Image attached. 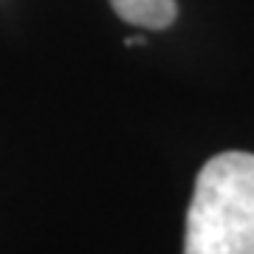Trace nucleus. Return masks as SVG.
<instances>
[{"instance_id": "obj_1", "label": "nucleus", "mask_w": 254, "mask_h": 254, "mask_svg": "<svg viewBox=\"0 0 254 254\" xmlns=\"http://www.w3.org/2000/svg\"><path fill=\"white\" fill-rule=\"evenodd\" d=\"M184 254H254L252 153H220L203 164L187 212Z\"/></svg>"}, {"instance_id": "obj_2", "label": "nucleus", "mask_w": 254, "mask_h": 254, "mask_svg": "<svg viewBox=\"0 0 254 254\" xmlns=\"http://www.w3.org/2000/svg\"><path fill=\"white\" fill-rule=\"evenodd\" d=\"M110 6L125 23L150 31L170 28L178 17L175 0H110Z\"/></svg>"}, {"instance_id": "obj_3", "label": "nucleus", "mask_w": 254, "mask_h": 254, "mask_svg": "<svg viewBox=\"0 0 254 254\" xmlns=\"http://www.w3.org/2000/svg\"><path fill=\"white\" fill-rule=\"evenodd\" d=\"M141 43H144V37H130L127 40V46H141Z\"/></svg>"}]
</instances>
